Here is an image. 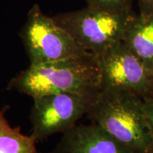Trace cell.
<instances>
[{
	"mask_svg": "<svg viewBox=\"0 0 153 153\" xmlns=\"http://www.w3.org/2000/svg\"><path fill=\"white\" fill-rule=\"evenodd\" d=\"M100 68L94 55L30 65L9 81L7 90H16L32 98L62 92L99 94Z\"/></svg>",
	"mask_w": 153,
	"mask_h": 153,
	"instance_id": "1",
	"label": "cell"
},
{
	"mask_svg": "<svg viewBox=\"0 0 153 153\" xmlns=\"http://www.w3.org/2000/svg\"><path fill=\"white\" fill-rule=\"evenodd\" d=\"M133 153H153V135L143 100L125 90H101L87 114Z\"/></svg>",
	"mask_w": 153,
	"mask_h": 153,
	"instance_id": "2",
	"label": "cell"
},
{
	"mask_svg": "<svg viewBox=\"0 0 153 153\" xmlns=\"http://www.w3.org/2000/svg\"><path fill=\"white\" fill-rule=\"evenodd\" d=\"M132 10L115 11L87 5L80 10L53 17L88 53L98 55L123 41Z\"/></svg>",
	"mask_w": 153,
	"mask_h": 153,
	"instance_id": "3",
	"label": "cell"
},
{
	"mask_svg": "<svg viewBox=\"0 0 153 153\" xmlns=\"http://www.w3.org/2000/svg\"><path fill=\"white\" fill-rule=\"evenodd\" d=\"M20 36L30 65L75 58L90 53L82 48L53 17L43 14L38 4L30 9Z\"/></svg>",
	"mask_w": 153,
	"mask_h": 153,
	"instance_id": "4",
	"label": "cell"
},
{
	"mask_svg": "<svg viewBox=\"0 0 153 153\" xmlns=\"http://www.w3.org/2000/svg\"><path fill=\"white\" fill-rule=\"evenodd\" d=\"M99 94L62 92L34 97L30 135L37 142L68 131L87 114Z\"/></svg>",
	"mask_w": 153,
	"mask_h": 153,
	"instance_id": "5",
	"label": "cell"
},
{
	"mask_svg": "<svg viewBox=\"0 0 153 153\" xmlns=\"http://www.w3.org/2000/svg\"><path fill=\"white\" fill-rule=\"evenodd\" d=\"M95 57L101 71V90H125L143 100L153 99V72L123 41Z\"/></svg>",
	"mask_w": 153,
	"mask_h": 153,
	"instance_id": "6",
	"label": "cell"
},
{
	"mask_svg": "<svg viewBox=\"0 0 153 153\" xmlns=\"http://www.w3.org/2000/svg\"><path fill=\"white\" fill-rule=\"evenodd\" d=\"M48 153H133L94 123L75 125L62 133Z\"/></svg>",
	"mask_w": 153,
	"mask_h": 153,
	"instance_id": "7",
	"label": "cell"
},
{
	"mask_svg": "<svg viewBox=\"0 0 153 153\" xmlns=\"http://www.w3.org/2000/svg\"><path fill=\"white\" fill-rule=\"evenodd\" d=\"M123 42L153 72V14H135L129 20Z\"/></svg>",
	"mask_w": 153,
	"mask_h": 153,
	"instance_id": "8",
	"label": "cell"
},
{
	"mask_svg": "<svg viewBox=\"0 0 153 153\" xmlns=\"http://www.w3.org/2000/svg\"><path fill=\"white\" fill-rule=\"evenodd\" d=\"M9 108V106L0 108V153H41L33 137L24 135L19 126L11 127L5 117Z\"/></svg>",
	"mask_w": 153,
	"mask_h": 153,
	"instance_id": "9",
	"label": "cell"
},
{
	"mask_svg": "<svg viewBox=\"0 0 153 153\" xmlns=\"http://www.w3.org/2000/svg\"><path fill=\"white\" fill-rule=\"evenodd\" d=\"M87 5L107 10L124 11L132 10L133 0H85Z\"/></svg>",
	"mask_w": 153,
	"mask_h": 153,
	"instance_id": "10",
	"label": "cell"
},
{
	"mask_svg": "<svg viewBox=\"0 0 153 153\" xmlns=\"http://www.w3.org/2000/svg\"><path fill=\"white\" fill-rule=\"evenodd\" d=\"M143 108L153 135V99L143 100Z\"/></svg>",
	"mask_w": 153,
	"mask_h": 153,
	"instance_id": "11",
	"label": "cell"
},
{
	"mask_svg": "<svg viewBox=\"0 0 153 153\" xmlns=\"http://www.w3.org/2000/svg\"><path fill=\"white\" fill-rule=\"evenodd\" d=\"M138 4L140 14H153V0H139Z\"/></svg>",
	"mask_w": 153,
	"mask_h": 153,
	"instance_id": "12",
	"label": "cell"
}]
</instances>
